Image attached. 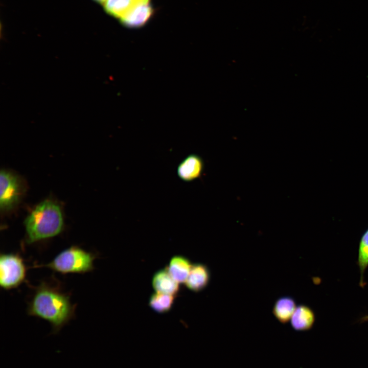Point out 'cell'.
<instances>
[{"label":"cell","instance_id":"3957f363","mask_svg":"<svg viewBox=\"0 0 368 368\" xmlns=\"http://www.w3.org/2000/svg\"><path fill=\"white\" fill-rule=\"evenodd\" d=\"M96 257L93 253L77 246H72L59 253L50 262L38 266L62 274L84 273L94 269Z\"/></svg>","mask_w":368,"mask_h":368},{"label":"cell","instance_id":"e0dca14e","mask_svg":"<svg viewBox=\"0 0 368 368\" xmlns=\"http://www.w3.org/2000/svg\"><path fill=\"white\" fill-rule=\"evenodd\" d=\"M359 321L360 323L368 321V314L366 315L365 316H363L361 318H360V319L359 320Z\"/></svg>","mask_w":368,"mask_h":368},{"label":"cell","instance_id":"9c48e42d","mask_svg":"<svg viewBox=\"0 0 368 368\" xmlns=\"http://www.w3.org/2000/svg\"><path fill=\"white\" fill-rule=\"evenodd\" d=\"M151 284L157 293L176 295L179 290V284L172 278L166 267L154 274Z\"/></svg>","mask_w":368,"mask_h":368},{"label":"cell","instance_id":"52a82bcc","mask_svg":"<svg viewBox=\"0 0 368 368\" xmlns=\"http://www.w3.org/2000/svg\"><path fill=\"white\" fill-rule=\"evenodd\" d=\"M211 278V271L206 265L201 263H194L185 284L190 290L198 292L208 287Z\"/></svg>","mask_w":368,"mask_h":368},{"label":"cell","instance_id":"6da1fadb","mask_svg":"<svg viewBox=\"0 0 368 368\" xmlns=\"http://www.w3.org/2000/svg\"><path fill=\"white\" fill-rule=\"evenodd\" d=\"M75 308L69 294L42 282L37 287L27 311L30 315L48 321L53 332L57 333L73 317Z\"/></svg>","mask_w":368,"mask_h":368},{"label":"cell","instance_id":"2e32d148","mask_svg":"<svg viewBox=\"0 0 368 368\" xmlns=\"http://www.w3.org/2000/svg\"><path fill=\"white\" fill-rule=\"evenodd\" d=\"M135 5L149 3L150 0H132Z\"/></svg>","mask_w":368,"mask_h":368},{"label":"cell","instance_id":"ba28073f","mask_svg":"<svg viewBox=\"0 0 368 368\" xmlns=\"http://www.w3.org/2000/svg\"><path fill=\"white\" fill-rule=\"evenodd\" d=\"M203 162L196 154L187 156L178 165L177 174L185 181H191L199 177L203 171Z\"/></svg>","mask_w":368,"mask_h":368},{"label":"cell","instance_id":"5bb4252c","mask_svg":"<svg viewBox=\"0 0 368 368\" xmlns=\"http://www.w3.org/2000/svg\"><path fill=\"white\" fill-rule=\"evenodd\" d=\"M175 298V295L155 292L150 296L148 305L156 312L165 313L171 310Z\"/></svg>","mask_w":368,"mask_h":368},{"label":"cell","instance_id":"ac0fdd59","mask_svg":"<svg viewBox=\"0 0 368 368\" xmlns=\"http://www.w3.org/2000/svg\"><path fill=\"white\" fill-rule=\"evenodd\" d=\"M94 1L99 4H104V3L107 1V0H94Z\"/></svg>","mask_w":368,"mask_h":368},{"label":"cell","instance_id":"30bf717a","mask_svg":"<svg viewBox=\"0 0 368 368\" xmlns=\"http://www.w3.org/2000/svg\"><path fill=\"white\" fill-rule=\"evenodd\" d=\"M290 321L294 330L307 331L313 327L315 321V315L310 307L301 304L296 307Z\"/></svg>","mask_w":368,"mask_h":368},{"label":"cell","instance_id":"8992f818","mask_svg":"<svg viewBox=\"0 0 368 368\" xmlns=\"http://www.w3.org/2000/svg\"><path fill=\"white\" fill-rule=\"evenodd\" d=\"M153 12V8L150 3L137 4L120 18V20L127 28H137L146 24Z\"/></svg>","mask_w":368,"mask_h":368},{"label":"cell","instance_id":"9a60e30c","mask_svg":"<svg viewBox=\"0 0 368 368\" xmlns=\"http://www.w3.org/2000/svg\"><path fill=\"white\" fill-rule=\"evenodd\" d=\"M134 5L132 0H107L104 8L109 15L120 18Z\"/></svg>","mask_w":368,"mask_h":368},{"label":"cell","instance_id":"7c38bea8","mask_svg":"<svg viewBox=\"0 0 368 368\" xmlns=\"http://www.w3.org/2000/svg\"><path fill=\"white\" fill-rule=\"evenodd\" d=\"M296 307L294 298L290 296H283L275 301L272 313L280 323L285 324L290 320Z\"/></svg>","mask_w":368,"mask_h":368},{"label":"cell","instance_id":"4fadbf2b","mask_svg":"<svg viewBox=\"0 0 368 368\" xmlns=\"http://www.w3.org/2000/svg\"><path fill=\"white\" fill-rule=\"evenodd\" d=\"M357 263L360 272L359 286L363 288L365 285L364 272L368 267V228L359 241Z\"/></svg>","mask_w":368,"mask_h":368},{"label":"cell","instance_id":"8fae6325","mask_svg":"<svg viewBox=\"0 0 368 368\" xmlns=\"http://www.w3.org/2000/svg\"><path fill=\"white\" fill-rule=\"evenodd\" d=\"M192 265L187 257L181 255H175L171 258L166 268L177 283L184 284L190 273Z\"/></svg>","mask_w":368,"mask_h":368},{"label":"cell","instance_id":"7a4b0ae2","mask_svg":"<svg viewBox=\"0 0 368 368\" xmlns=\"http://www.w3.org/2000/svg\"><path fill=\"white\" fill-rule=\"evenodd\" d=\"M26 242L32 244L59 235L63 228L60 206L46 200L38 204L25 220Z\"/></svg>","mask_w":368,"mask_h":368},{"label":"cell","instance_id":"5b68a950","mask_svg":"<svg viewBox=\"0 0 368 368\" xmlns=\"http://www.w3.org/2000/svg\"><path fill=\"white\" fill-rule=\"evenodd\" d=\"M20 178L11 172L4 170L0 174V208L7 212L13 209L19 202L24 192Z\"/></svg>","mask_w":368,"mask_h":368},{"label":"cell","instance_id":"277c9868","mask_svg":"<svg viewBox=\"0 0 368 368\" xmlns=\"http://www.w3.org/2000/svg\"><path fill=\"white\" fill-rule=\"evenodd\" d=\"M26 267L18 254L8 253L0 256V285L5 290L13 289L23 283L26 277Z\"/></svg>","mask_w":368,"mask_h":368}]
</instances>
